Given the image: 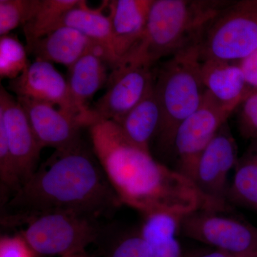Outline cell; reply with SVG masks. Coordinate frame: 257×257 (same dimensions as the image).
<instances>
[{
    "instance_id": "cell-7",
    "label": "cell",
    "mask_w": 257,
    "mask_h": 257,
    "mask_svg": "<svg viewBox=\"0 0 257 257\" xmlns=\"http://www.w3.org/2000/svg\"><path fill=\"white\" fill-rule=\"evenodd\" d=\"M235 110L206 91L200 106L176 131L172 152L178 159L179 172L192 181L202 152Z\"/></svg>"
},
{
    "instance_id": "cell-18",
    "label": "cell",
    "mask_w": 257,
    "mask_h": 257,
    "mask_svg": "<svg viewBox=\"0 0 257 257\" xmlns=\"http://www.w3.org/2000/svg\"><path fill=\"white\" fill-rule=\"evenodd\" d=\"M161 108L155 85L138 105L116 123L125 138L141 150L150 152V143L160 128Z\"/></svg>"
},
{
    "instance_id": "cell-31",
    "label": "cell",
    "mask_w": 257,
    "mask_h": 257,
    "mask_svg": "<svg viewBox=\"0 0 257 257\" xmlns=\"http://www.w3.org/2000/svg\"><path fill=\"white\" fill-rule=\"evenodd\" d=\"M245 257H257V253H254V254L250 255V256H245Z\"/></svg>"
},
{
    "instance_id": "cell-29",
    "label": "cell",
    "mask_w": 257,
    "mask_h": 257,
    "mask_svg": "<svg viewBox=\"0 0 257 257\" xmlns=\"http://www.w3.org/2000/svg\"><path fill=\"white\" fill-rule=\"evenodd\" d=\"M185 257H235L229 253L214 248L211 251H200V252H190L184 253Z\"/></svg>"
},
{
    "instance_id": "cell-8",
    "label": "cell",
    "mask_w": 257,
    "mask_h": 257,
    "mask_svg": "<svg viewBox=\"0 0 257 257\" xmlns=\"http://www.w3.org/2000/svg\"><path fill=\"white\" fill-rule=\"evenodd\" d=\"M216 211L198 210L182 216L179 232L235 257L257 253V229Z\"/></svg>"
},
{
    "instance_id": "cell-3",
    "label": "cell",
    "mask_w": 257,
    "mask_h": 257,
    "mask_svg": "<svg viewBox=\"0 0 257 257\" xmlns=\"http://www.w3.org/2000/svg\"><path fill=\"white\" fill-rule=\"evenodd\" d=\"M229 3L222 0H153L143 40L121 65L152 67L161 59L199 41Z\"/></svg>"
},
{
    "instance_id": "cell-21",
    "label": "cell",
    "mask_w": 257,
    "mask_h": 257,
    "mask_svg": "<svg viewBox=\"0 0 257 257\" xmlns=\"http://www.w3.org/2000/svg\"><path fill=\"white\" fill-rule=\"evenodd\" d=\"M96 244L102 257H152L140 228L106 225Z\"/></svg>"
},
{
    "instance_id": "cell-10",
    "label": "cell",
    "mask_w": 257,
    "mask_h": 257,
    "mask_svg": "<svg viewBox=\"0 0 257 257\" xmlns=\"http://www.w3.org/2000/svg\"><path fill=\"white\" fill-rule=\"evenodd\" d=\"M237 153L236 140L225 123L202 152L192 179L206 197L226 211L228 177L239 160Z\"/></svg>"
},
{
    "instance_id": "cell-25",
    "label": "cell",
    "mask_w": 257,
    "mask_h": 257,
    "mask_svg": "<svg viewBox=\"0 0 257 257\" xmlns=\"http://www.w3.org/2000/svg\"><path fill=\"white\" fill-rule=\"evenodd\" d=\"M39 0H0V35L23 26L30 20Z\"/></svg>"
},
{
    "instance_id": "cell-20",
    "label": "cell",
    "mask_w": 257,
    "mask_h": 257,
    "mask_svg": "<svg viewBox=\"0 0 257 257\" xmlns=\"http://www.w3.org/2000/svg\"><path fill=\"white\" fill-rule=\"evenodd\" d=\"M106 2L98 8L88 6L87 2L81 0L77 6L64 17L63 26L78 30L92 41L104 47L111 56L114 64L112 70L117 68L119 60L114 52V36L110 20L103 13Z\"/></svg>"
},
{
    "instance_id": "cell-17",
    "label": "cell",
    "mask_w": 257,
    "mask_h": 257,
    "mask_svg": "<svg viewBox=\"0 0 257 257\" xmlns=\"http://www.w3.org/2000/svg\"><path fill=\"white\" fill-rule=\"evenodd\" d=\"M202 79L206 91L214 99L235 109L251 93L238 62L202 60Z\"/></svg>"
},
{
    "instance_id": "cell-12",
    "label": "cell",
    "mask_w": 257,
    "mask_h": 257,
    "mask_svg": "<svg viewBox=\"0 0 257 257\" xmlns=\"http://www.w3.org/2000/svg\"><path fill=\"white\" fill-rule=\"evenodd\" d=\"M8 89L17 97L52 104L77 117L84 127L80 113L69 92L68 82L52 63L41 60L30 62L23 74L10 80Z\"/></svg>"
},
{
    "instance_id": "cell-6",
    "label": "cell",
    "mask_w": 257,
    "mask_h": 257,
    "mask_svg": "<svg viewBox=\"0 0 257 257\" xmlns=\"http://www.w3.org/2000/svg\"><path fill=\"white\" fill-rule=\"evenodd\" d=\"M257 48V0L230 2L200 42L202 60L239 62Z\"/></svg>"
},
{
    "instance_id": "cell-13",
    "label": "cell",
    "mask_w": 257,
    "mask_h": 257,
    "mask_svg": "<svg viewBox=\"0 0 257 257\" xmlns=\"http://www.w3.org/2000/svg\"><path fill=\"white\" fill-rule=\"evenodd\" d=\"M17 99L26 113L42 148L64 150L82 140L81 130L84 127L75 116L42 101L28 98Z\"/></svg>"
},
{
    "instance_id": "cell-27",
    "label": "cell",
    "mask_w": 257,
    "mask_h": 257,
    "mask_svg": "<svg viewBox=\"0 0 257 257\" xmlns=\"http://www.w3.org/2000/svg\"><path fill=\"white\" fill-rule=\"evenodd\" d=\"M0 257H38L19 233L2 235Z\"/></svg>"
},
{
    "instance_id": "cell-26",
    "label": "cell",
    "mask_w": 257,
    "mask_h": 257,
    "mask_svg": "<svg viewBox=\"0 0 257 257\" xmlns=\"http://www.w3.org/2000/svg\"><path fill=\"white\" fill-rule=\"evenodd\" d=\"M238 125L246 138L257 140V91L252 92L240 104Z\"/></svg>"
},
{
    "instance_id": "cell-11",
    "label": "cell",
    "mask_w": 257,
    "mask_h": 257,
    "mask_svg": "<svg viewBox=\"0 0 257 257\" xmlns=\"http://www.w3.org/2000/svg\"><path fill=\"white\" fill-rule=\"evenodd\" d=\"M0 123L4 126L10 152L23 185L38 169L43 148L37 141L23 106L3 86L0 89Z\"/></svg>"
},
{
    "instance_id": "cell-1",
    "label": "cell",
    "mask_w": 257,
    "mask_h": 257,
    "mask_svg": "<svg viewBox=\"0 0 257 257\" xmlns=\"http://www.w3.org/2000/svg\"><path fill=\"white\" fill-rule=\"evenodd\" d=\"M88 128L92 151L121 204L142 215L155 211L180 216L198 210L224 211L188 177L130 143L114 121H99Z\"/></svg>"
},
{
    "instance_id": "cell-2",
    "label": "cell",
    "mask_w": 257,
    "mask_h": 257,
    "mask_svg": "<svg viewBox=\"0 0 257 257\" xmlns=\"http://www.w3.org/2000/svg\"><path fill=\"white\" fill-rule=\"evenodd\" d=\"M122 205L92 151L83 140L55 150L4 206L1 222L48 211L76 213L99 220Z\"/></svg>"
},
{
    "instance_id": "cell-15",
    "label": "cell",
    "mask_w": 257,
    "mask_h": 257,
    "mask_svg": "<svg viewBox=\"0 0 257 257\" xmlns=\"http://www.w3.org/2000/svg\"><path fill=\"white\" fill-rule=\"evenodd\" d=\"M78 30L62 26L26 46L35 60L63 64L70 68L96 45Z\"/></svg>"
},
{
    "instance_id": "cell-28",
    "label": "cell",
    "mask_w": 257,
    "mask_h": 257,
    "mask_svg": "<svg viewBox=\"0 0 257 257\" xmlns=\"http://www.w3.org/2000/svg\"><path fill=\"white\" fill-rule=\"evenodd\" d=\"M238 63L249 90L257 91V48Z\"/></svg>"
},
{
    "instance_id": "cell-19",
    "label": "cell",
    "mask_w": 257,
    "mask_h": 257,
    "mask_svg": "<svg viewBox=\"0 0 257 257\" xmlns=\"http://www.w3.org/2000/svg\"><path fill=\"white\" fill-rule=\"evenodd\" d=\"M143 216L140 234L150 247L152 257H185L177 238L182 216L165 211Z\"/></svg>"
},
{
    "instance_id": "cell-16",
    "label": "cell",
    "mask_w": 257,
    "mask_h": 257,
    "mask_svg": "<svg viewBox=\"0 0 257 257\" xmlns=\"http://www.w3.org/2000/svg\"><path fill=\"white\" fill-rule=\"evenodd\" d=\"M108 66L101 57L89 52L69 68V92L80 113L84 127L89 126V101L107 84Z\"/></svg>"
},
{
    "instance_id": "cell-24",
    "label": "cell",
    "mask_w": 257,
    "mask_h": 257,
    "mask_svg": "<svg viewBox=\"0 0 257 257\" xmlns=\"http://www.w3.org/2000/svg\"><path fill=\"white\" fill-rule=\"evenodd\" d=\"M28 50L15 35L0 37V77L1 79H16L23 74L30 62Z\"/></svg>"
},
{
    "instance_id": "cell-30",
    "label": "cell",
    "mask_w": 257,
    "mask_h": 257,
    "mask_svg": "<svg viewBox=\"0 0 257 257\" xmlns=\"http://www.w3.org/2000/svg\"><path fill=\"white\" fill-rule=\"evenodd\" d=\"M62 257H92L89 256L87 253V251H82V252L72 253V254L67 255Z\"/></svg>"
},
{
    "instance_id": "cell-9",
    "label": "cell",
    "mask_w": 257,
    "mask_h": 257,
    "mask_svg": "<svg viewBox=\"0 0 257 257\" xmlns=\"http://www.w3.org/2000/svg\"><path fill=\"white\" fill-rule=\"evenodd\" d=\"M152 68L124 64L112 70L106 84L107 90L89 109V126L103 121L118 122L138 105L155 85Z\"/></svg>"
},
{
    "instance_id": "cell-23",
    "label": "cell",
    "mask_w": 257,
    "mask_h": 257,
    "mask_svg": "<svg viewBox=\"0 0 257 257\" xmlns=\"http://www.w3.org/2000/svg\"><path fill=\"white\" fill-rule=\"evenodd\" d=\"M235 169L228 197L257 205V149H252L238 160Z\"/></svg>"
},
{
    "instance_id": "cell-4",
    "label": "cell",
    "mask_w": 257,
    "mask_h": 257,
    "mask_svg": "<svg viewBox=\"0 0 257 257\" xmlns=\"http://www.w3.org/2000/svg\"><path fill=\"white\" fill-rule=\"evenodd\" d=\"M200 42L176 52L157 71L155 89L162 118L155 139L162 152H172L177 127L200 106L205 94Z\"/></svg>"
},
{
    "instance_id": "cell-14",
    "label": "cell",
    "mask_w": 257,
    "mask_h": 257,
    "mask_svg": "<svg viewBox=\"0 0 257 257\" xmlns=\"http://www.w3.org/2000/svg\"><path fill=\"white\" fill-rule=\"evenodd\" d=\"M152 3L153 0L106 1L119 66L143 40Z\"/></svg>"
},
{
    "instance_id": "cell-22",
    "label": "cell",
    "mask_w": 257,
    "mask_h": 257,
    "mask_svg": "<svg viewBox=\"0 0 257 257\" xmlns=\"http://www.w3.org/2000/svg\"><path fill=\"white\" fill-rule=\"evenodd\" d=\"M80 1L39 0L33 14L23 26L27 46L56 29L63 26L65 15Z\"/></svg>"
},
{
    "instance_id": "cell-5",
    "label": "cell",
    "mask_w": 257,
    "mask_h": 257,
    "mask_svg": "<svg viewBox=\"0 0 257 257\" xmlns=\"http://www.w3.org/2000/svg\"><path fill=\"white\" fill-rule=\"evenodd\" d=\"M38 257H62L82 252L96 243L104 226L99 220L76 213L48 211L23 218L15 226Z\"/></svg>"
}]
</instances>
